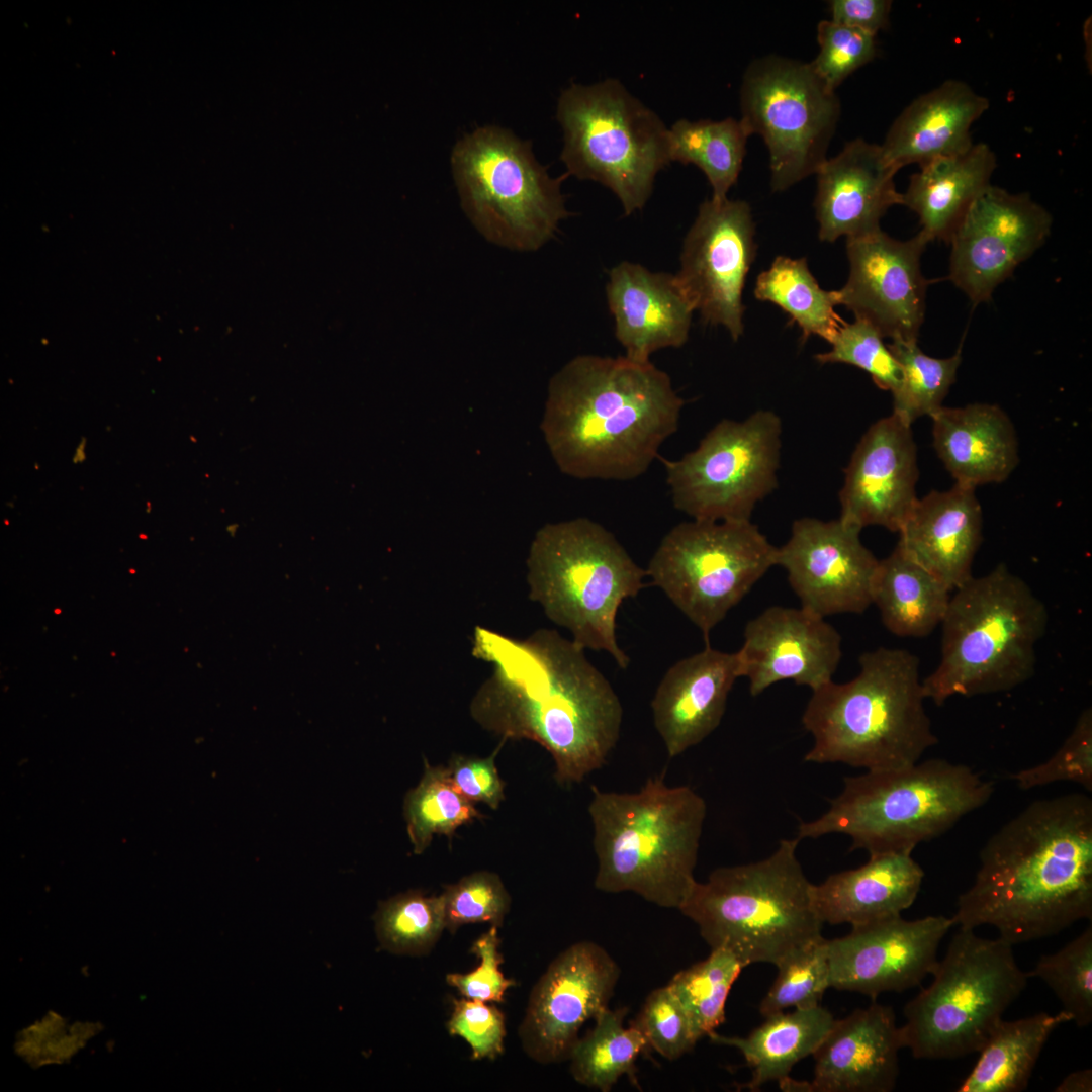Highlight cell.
Returning <instances> with one entry per match:
<instances>
[{
    "instance_id": "cell-1",
    "label": "cell",
    "mask_w": 1092,
    "mask_h": 1092,
    "mask_svg": "<svg viewBox=\"0 0 1092 1092\" xmlns=\"http://www.w3.org/2000/svg\"><path fill=\"white\" fill-rule=\"evenodd\" d=\"M473 654L492 665L470 714L506 739H528L552 756L560 784L582 782L617 745L623 707L584 649L555 630L515 639L476 627Z\"/></svg>"
},
{
    "instance_id": "cell-2",
    "label": "cell",
    "mask_w": 1092,
    "mask_h": 1092,
    "mask_svg": "<svg viewBox=\"0 0 1092 1092\" xmlns=\"http://www.w3.org/2000/svg\"><path fill=\"white\" fill-rule=\"evenodd\" d=\"M951 918L961 928L990 925L1012 945L1091 920V798L1036 800L1000 827Z\"/></svg>"
},
{
    "instance_id": "cell-3",
    "label": "cell",
    "mask_w": 1092,
    "mask_h": 1092,
    "mask_svg": "<svg viewBox=\"0 0 1092 1092\" xmlns=\"http://www.w3.org/2000/svg\"><path fill=\"white\" fill-rule=\"evenodd\" d=\"M682 406L669 375L650 361L578 355L549 381L541 431L564 474L631 480L677 431Z\"/></svg>"
},
{
    "instance_id": "cell-4",
    "label": "cell",
    "mask_w": 1092,
    "mask_h": 1092,
    "mask_svg": "<svg viewBox=\"0 0 1092 1092\" xmlns=\"http://www.w3.org/2000/svg\"><path fill=\"white\" fill-rule=\"evenodd\" d=\"M859 673L812 691L802 723L814 738L805 761L895 769L920 760L938 739L924 708L919 658L880 647L859 656Z\"/></svg>"
},
{
    "instance_id": "cell-5",
    "label": "cell",
    "mask_w": 1092,
    "mask_h": 1092,
    "mask_svg": "<svg viewBox=\"0 0 1092 1092\" xmlns=\"http://www.w3.org/2000/svg\"><path fill=\"white\" fill-rule=\"evenodd\" d=\"M588 814L596 889L632 892L659 907L678 909L696 882L705 800L692 788L669 786L656 776L630 793L593 786Z\"/></svg>"
},
{
    "instance_id": "cell-6",
    "label": "cell",
    "mask_w": 1092,
    "mask_h": 1092,
    "mask_svg": "<svg viewBox=\"0 0 1092 1092\" xmlns=\"http://www.w3.org/2000/svg\"><path fill=\"white\" fill-rule=\"evenodd\" d=\"M942 627L941 656L922 679L926 699L1009 691L1032 677L1035 645L1049 622L1044 603L1005 564L952 592Z\"/></svg>"
},
{
    "instance_id": "cell-7",
    "label": "cell",
    "mask_w": 1092,
    "mask_h": 1092,
    "mask_svg": "<svg viewBox=\"0 0 1092 1092\" xmlns=\"http://www.w3.org/2000/svg\"><path fill=\"white\" fill-rule=\"evenodd\" d=\"M841 793L820 817L802 822L798 839L847 835L851 849L912 853L950 830L992 797V782L971 767L941 758L845 778Z\"/></svg>"
},
{
    "instance_id": "cell-8",
    "label": "cell",
    "mask_w": 1092,
    "mask_h": 1092,
    "mask_svg": "<svg viewBox=\"0 0 1092 1092\" xmlns=\"http://www.w3.org/2000/svg\"><path fill=\"white\" fill-rule=\"evenodd\" d=\"M800 839H784L768 857L714 870L696 881L678 910L712 948H725L745 967L777 966L821 937L812 887L797 857Z\"/></svg>"
},
{
    "instance_id": "cell-9",
    "label": "cell",
    "mask_w": 1092,
    "mask_h": 1092,
    "mask_svg": "<svg viewBox=\"0 0 1092 1092\" xmlns=\"http://www.w3.org/2000/svg\"><path fill=\"white\" fill-rule=\"evenodd\" d=\"M529 597L569 631L582 649L608 652L625 669L629 657L616 636L622 602L636 597L647 575L601 524L576 518L535 534L527 558Z\"/></svg>"
},
{
    "instance_id": "cell-10",
    "label": "cell",
    "mask_w": 1092,
    "mask_h": 1092,
    "mask_svg": "<svg viewBox=\"0 0 1092 1092\" xmlns=\"http://www.w3.org/2000/svg\"><path fill=\"white\" fill-rule=\"evenodd\" d=\"M1012 946L960 927L931 984L904 1008L903 1044L914 1058L954 1059L982 1049L1029 978Z\"/></svg>"
},
{
    "instance_id": "cell-11",
    "label": "cell",
    "mask_w": 1092,
    "mask_h": 1092,
    "mask_svg": "<svg viewBox=\"0 0 1092 1092\" xmlns=\"http://www.w3.org/2000/svg\"><path fill=\"white\" fill-rule=\"evenodd\" d=\"M450 161L462 210L498 247L536 251L569 215L561 192L566 173L551 177L532 143L510 129L475 128L454 145Z\"/></svg>"
},
{
    "instance_id": "cell-12",
    "label": "cell",
    "mask_w": 1092,
    "mask_h": 1092,
    "mask_svg": "<svg viewBox=\"0 0 1092 1092\" xmlns=\"http://www.w3.org/2000/svg\"><path fill=\"white\" fill-rule=\"evenodd\" d=\"M566 175L609 188L625 215L642 209L670 163L668 127L617 79L572 83L557 101Z\"/></svg>"
},
{
    "instance_id": "cell-13",
    "label": "cell",
    "mask_w": 1092,
    "mask_h": 1092,
    "mask_svg": "<svg viewBox=\"0 0 1092 1092\" xmlns=\"http://www.w3.org/2000/svg\"><path fill=\"white\" fill-rule=\"evenodd\" d=\"M776 555L751 521L692 520L663 537L646 574L709 645L712 629L776 565Z\"/></svg>"
},
{
    "instance_id": "cell-14",
    "label": "cell",
    "mask_w": 1092,
    "mask_h": 1092,
    "mask_svg": "<svg viewBox=\"0 0 1092 1092\" xmlns=\"http://www.w3.org/2000/svg\"><path fill=\"white\" fill-rule=\"evenodd\" d=\"M740 120L764 141L772 191L815 174L827 159L841 105L809 63L777 55L752 61L739 90Z\"/></svg>"
},
{
    "instance_id": "cell-15",
    "label": "cell",
    "mask_w": 1092,
    "mask_h": 1092,
    "mask_svg": "<svg viewBox=\"0 0 1092 1092\" xmlns=\"http://www.w3.org/2000/svg\"><path fill=\"white\" fill-rule=\"evenodd\" d=\"M782 422L759 410L724 419L677 460L661 459L676 510L701 521H750L778 485Z\"/></svg>"
},
{
    "instance_id": "cell-16",
    "label": "cell",
    "mask_w": 1092,
    "mask_h": 1092,
    "mask_svg": "<svg viewBox=\"0 0 1092 1092\" xmlns=\"http://www.w3.org/2000/svg\"><path fill=\"white\" fill-rule=\"evenodd\" d=\"M755 224L744 200H705L688 231L675 275L705 323L743 334L742 293L756 256Z\"/></svg>"
},
{
    "instance_id": "cell-17",
    "label": "cell",
    "mask_w": 1092,
    "mask_h": 1092,
    "mask_svg": "<svg viewBox=\"0 0 1092 1092\" xmlns=\"http://www.w3.org/2000/svg\"><path fill=\"white\" fill-rule=\"evenodd\" d=\"M1052 224L1050 212L1027 193L991 184L949 239V279L974 305L989 301L995 288L1044 244Z\"/></svg>"
},
{
    "instance_id": "cell-18",
    "label": "cell",
    "mask_w": 1092,
    "mask_h": 1092,
    "mask_svg": "<svg viewBox=\"0 0 1092 1092\" xmlns=\"http://www.w3.org/2000/svg\"><path fill=\"white\" fill-rule=\"evenodd\" d=\"M620 977L615 960L599 944L579 941L563 950L534 986L519 1037L540 1064L568 1060L582 1025L605 1008Z\"/></svg>"
},
{
    "instance_id": "cell-19",
    "label": "cell",
    "mask_w": 1092,
    "mask_h": 1092,
    "mask_svg": "<svg viewBox=\"0 0 1092 1092\" xmlns=\"http://www.w3.org/2000/svg\"><path fill=\"white\" fill-rule=\"evenodd\" d=\"M928 243L921 232L900 241L881 229L846 239L849 275L836 290L838 305L884 338L917 342L927 289L920 259Z\"/></svg>"
},
{
    "instance_id": "cell-20",
    "label": "cell",
    "mask_w": 1092,
    "mask_h": 1092,
    "mask_svg": "<svg viewBox=\"0 0 1092 1092\" xmlns=\"http://www.w3.org/2000/svg\"><path fill=\"white\" fill-rule=\"evenodd\" d=\"M861 529L840 520L801 518L777 548L801 607L822 617L863 613L872 604L879 560L862 544Z\"/></svg>"
},
{
    "instance_id": "cell-21",
    "label": "cell",
    "mask_w": 1092,
    "mask_h": 1092,
    "mask_svg": "<svg viewBox=\"0 0 1092 1092\" xmlns=\"http://www.w3.org/2000/svg\"><path fill=\"white\" fill-rule=\"evenodd\" d=\"M952 926L953 919L943 915L915 920L900 915L853 926L845 936L828 940L830 987L873 1000L916 987L934 972L939 944Z\"/></svg>"
},
{
    "instance_id": "cell-22",
    "label": "cell",
    "mask_w": 1092,
    "mask_h": 1092,
    "mask_svg": "<svg viewBox=\"0 0 1092 1092\" xmlns=\"http://www.w3.org/2000/svg\"><path fill=\"white\" fill-rule=\"evenodd\" d=\"M737 654L740 677L748 678L753 697L782 680L815 691L832 680L842 656L841 636L802 607L772 606L747 622Z\"/></svg>"
},
{
    "instance_id": "cell-23",
    "label": "cell",
    "mask_w": 1092,
    "mask_h": 1092,
    "mask_svg": "<svg viewBox=\"0 0 1092 1092\" xmlns=\"http://www.w3.org/2000/svg\"><path fill=\"white\" fill-rule=\"evenodd\" d=\"M839 492L843 522L899 532L917 500V447L911 426L891 414L862 435Z\"/></svg>"
},
{
    "instance_id": "cell-24",
    "label": "cell",
    "mask_w": 1092,
    "mask_h": 1092,
    "mask_svg": "<svg viewBox=\"0 0 1092 1092\" xmlns=\"http://www.w3.org/2000/svg\"><path fill=\"white\" fill-rule=\"evenodd\" d=\"M897 171L885 159L881 146L862 138L847 142L817 170L814 201L818 237L834 242L873 233L894 205H903L895 186Z\"/></svg>"
},
{
    "instance_id": "cell-25",
    "label": "cell",
    "mask_w": 1092,
    "mask_h": 1092,
    "mask_svg": "<svg viewBox=\"0 0 1092 1092\" xmlns=\"http://www.w3.org/2000/svg\"><path fill=\"white\" fill-rule=\"evenodd\" d=\"M901 1027L890 1006L872 1003L834 1020L812 1055L814 1078L809 1091L889 1092L899 1075Z\"/></svg>"
},
{
    "instance_id": "cell-26",
    "label": "cell",
    "mask_w": 1092,
    "mask_h": 1092,
    "mask_svg": "<svg viewBox=\"0 0 1092 1092\" xmlns=\"http://www.w3.org/2000/svg\"><path fill=\"white\" fill-rule=\"evenodd\" d=\"M740 677L737 652L710 645L675 662L651 702L653 723L673 758L708 737L721 723L728 695Z\"/></svg>"
},
{
    "instance_id": "cell-27",
    "label": "cell",
    "mask_w": 1092,
    "mask_h": 1092,
    "mask_svg": "<svg viewBox=\"0 0 1092 1092\" xmlns=\"http://www.w3.org/2000/svg\"><path fill=\"white\" fill-rule=\"evenodd\" d=\"M606 295L627 358L649 362L653 352L687 342L695 309L675 275L624 261L610 271Z\"/></svg>"
},
{
    "instance_id": "cell-28",
    "label": "cell",
    "mask_w": 1092,
    "mask_h": 1092,
    "mask_svg": "<svg viewBox=\"0 0 1092 1092\" xmlns=\"http://www.w3.org/2000/svg\"><path fill=\"white\" fill-rule=\"evenodd\" d=\"M973 487L954 484L917 498L897 545L951 593L973 577L982 542L983 514Z\"/></svg>"
},
{
    "instance_id": "cell-29",
    "label": "cell",
    "mask_w": 1092,
    "mask_h": 1092,
    "mask_svg": "<svg viewBox=\"0 0 1092 1092\" xmlns=\"http://www.w3.org/2000/svg\"><path fill=\"white\" fill-rule=\"evenodd\" d=\"M989 100L967 83L949 79L920 95L891 124L880 145L898 172L970 149L971 127L989 108Z\"/></svg>"
},
{
    "instance_id": "cell-30",
    "label": "cell",
    "mask_w": 1092,
    "mask_h": 1092,
    "mask_svg": "<svg viewBox=\"0 0 1092 1092\" xmlns=\"http://www.w3.org/2000/svg\"><path fill=\"white\" fill-rule=\"evenodd\" d=\"M930 418L933 447L957 484L1000 483L1017 467L1016 430L999 405L942 406Z\"/></svg>"
},
{
    "instance_id": "cell-31",
    "label": "cell",
    "mask_w": 1092,
    "mask_h": 1092,
    "mask_svg": "<svg viewBox=\"0 0 1092 1092\" xmlns=\"http://www.w3.org/2000/svg\"><path fill=\"white\" fill-rule=\"evenodd\" d=\"M924 872L911 853H878L867 863L812 887L822 923L853 926L900 916L916 900Z\"/></svg>"
},
{
    "instance_id": "cell-32",
    "label": "cell",
    "mask_w": 1092,
    "mask_h": 1092,
    "mask_svg": "<svg viewBox=\"0 0 1092 1092\" xmlns=\"http://www.w3.org/2000/svg\"><path fill=\"white\" fill-rule=\"evenodd\" d=\"M996 166V155L985 143L934 159L910 177L903 205L917 214L929 242L948 243L971 204L991 185Z\"/></svg>"
},
{
    "instance_id": "cell-33",
    "label": "cell",
    "mask_w": 1092,
    "mask_h": 1092,
    "mask_svg": "<svg viewBox=\"0 0 1092 1092\" xmlns=\"http://www.w3.org/2000/svg\"><path fill=\"white\" fill-rule=\"evenodd\" d=\"M835 1018L821 1005L795 1009L765 1017V1021L747 1036H724L715 1031L711 1041L737 1049L751 1069V1078L743 1086L757 1091L767 1082L781 1083L793 1067L814 1054Z\"/></svg>"
},
{
    "instance_id": "cell-34",
    "label": "cell",
    "mask_w": 1092,
    "mask_h": 1092,
    "mask_svg": "<svg viewBox=\"0 0 1092 1092\" xmlns=\"http://www.w3.org/2000/svg\"><path fill=\"white\" fill-rule=\"evenodd\" d=\"M951 592L896 545L879 560L872 602L884 626L901 637H924L942 621Z\"/></svg>"
},
{
    "instance_id": "cell-35",
    "label": "cell",
    "mask_w": 1092,
    "mask_h": 1092,
    "mask_svg": "<svg viewBox=\"0 0 1092 1092\" xmlns=\"http://www.w3.org/2000/svg\"><path fill=\"white\" fill-rule=\"evenodd\" d=\"M1071 1017L1039 1012L1012 1021L1001 1020L959 1092H1020L1027 1088L1039 1055L1054 1030Z\"/></svg>"
},
{
    "instance_id": "cell-36",
    "label": "cell",
    "mask_w": 1092,
    "mask_h": 1092,
    "mask_svg": "<svg viewBox=\"0 0 1092 1092\" xmlns=\"http://www.w3.org/2000/svg\"><path fill=\"white\" fill-rule=\"evenodd\" d=\"M749 136L741 120L733 117L678 119L668 127L669 159L697 166L712 187V198L723 199L737 182Z\"/></svg>"
},
{
    "instance_id": "cell-37",
    "label": "cell",
    "mask_w": 1092,
    "mask_h": 1092,
    "mask_svg": "<svg viewBox=\"0 0 1092 1092\" xmlns=\"http://www.w3.org/2000/svg\"><path fill=\"white\" fill-rule=\"evenodd\" d=\"M754 296L788 313L804 339L814 335L831 343L844 324L835 311L836 290L820 287L806 258L777 256L770 267L757 276Z\"/></svg>"
},
{
    "instance_id": "cell-38",
    "label": "cell",
    "mask_w": 1092,
    "mask_h": 1092,
    "mask_svg": "<svg viewBox=\"0 0 1092 1092\" xmlns=\"http://www.w3.org/2000/svg\"><path fill=\"white\" fill-rule=\"evenodd\" d=\"M628 1008L602 1010L595 1026L578 1038L570 1056L574 1080L588 1088L608 1092L623 1076L636 1083L635 1063L647 1048L644 1035L634 1025L624 1026Z\"/></svg>"
},
{
    "instance_id": "cell-39",
    "label": "cell",
    "mask_w": 1092,
    "mask_h": 1092,
    "mask_svg": "<svg viewBox=\"0 0 1092 1092\" xmlns=\"http://www.w3.org/2000/svg\"><path fill=\"white\" fill-rule=\"evenodd\" d=\"M403 814L416 854L425 851L434 835L451 836L461 825L482 817L473 802L455 789L447 767L427 761L421 781L404 798Z\"/></svg>"
},
{
    "instance_id": "cell-40",
    "label": "cell",
    "mask_w": 1092,
    "mask_h": 1092,
    "mask_svg": "<svg viewBox=\"0 0 1092 1092\" xmlns=\"http://www.w3.org/2000/svg\"><path fill=\"white\" fill-rule=\"evenodd\" d=\"M901 368L898 386L892 391L893 412L907 425L920 417L934 415L942 402L962 362L961 348L950 357L925 354L917 342L895 340L888 345Z\"/></svg>"
},
{
    "instance_id": "cell-41",
    "label": "cell",
    "mask_w": 1092,
    "mask_h": 1092,
    "mask_svg": "<svg viewBox=\"0 0 1092 1092\" xmlns=\"http://www.w3.org/2000/svg\"><path fill=\"white\" fill-rule=\"evenodd\" d=\"M743 968L728 949L712 948L708 958L678 972L668 983L699 1039L725 1021L728 995Z\"/></svg>"
},
{
    "instance_id": "cell-42",
    "label": "cell",
    "mask_w": 1092,
    "mask_h": 1092,
    "mask_svg": "<svg viewBox=\"0 0 1092 1092\" xmlns=\"http://www.w3.org/2000/svg\"><path fill=\"white\" fill-rule=\"evenodd\" d=\"M374 920L382 948L395 954H427L446 928L443 896L398 894L379 903Z\"/></svg>"
},
{
    "instance_id": "cell-43",
    "label": "cell",
    "mask_w": 1092,
    "mask_h": 1092,
    "mask_svg": "<svg viewBox=\"0 0 1092 1092\" xmlns=\"http://www.w3.org/2000/svg\"><path fill=\"white\" fill-rule=\"evenodd\" d=\"M776 967L777 977L759 1005L763 1017L792 1007L808 1009L820 1005L830 987L827 939L821 936L801 946Z\"/></svg>"
},
{
    "instance_id": "cell-44",
    "label": "cell",
    "mask_w": 1092,
    "mask_h": 1092,
    "mask_svg": "<svg viewBox=\"0 0 1092 1092\" xmlns=\"http://www.w3.org/2000/svg\"><path fill=\"white\" fill-rule=\"evenodd\" d=\"M1030 977L1042 980L1077 1026L1092 1022V927L1055 953L1041 956Z\"/></svg>"
},
{
    "instance_id": "cell-45",
    "label": "cell",
    "mask_w": 1092,
    "mask_h": 1092,
    "mask_svg": "<svg viewBox=\"0 0 1092 1092\" xmlns=\"http://www.w3.org/2000/svg\"><path fill=\"white\" fill-rule=\"evenodd\" d=\"M884 337L869 323L857 320L839 328L830 343L831 350L815 355L821 363H844L870 374L883 390L894 391L901 378V368L883 341Z\"/></svg>"
},
{
    "instance_id": "cell-46",
    "label": "cell",
    "mask_w": 1092,
    "mask_h": 1092,
    "mask_svg": "<svg viewBox=\"0 0 1092 1092\" xmlns=\"http://www.w3.org/2000/svg\"><path fill=\"white\" fill-rule=\"evenodd\" d=\"M446 928L477 922L502 925L509 912L511 898L500 878L491 872L480 871L449 885L442 893Z\"/></svg>"
},
{
    "instance_id": "cell-47",
    "label": "cell",
    "mask_w": 1092,
    "mask_h": 1092,
    "mask_svg": "<svg viewBox=\"0 0 1092 1092\" xmlns=\"http://www.w3.org/2000/svg\"><path fill=\"white\" fill-rule=\"evenodd\" d=\"M1021 790L1073 782L1092 791V710L1086 708L1061 747L1045 761L1012 776Z\"/></svg>"
},
{
    "instance_id": "cell-48",
    "label": "cell",
    "mask_w": 1092,
    "mask_h": 1092,
    "mask_svg": "<svg viewBox=\"0 0 1092 1092\" xmlns=\"http://www.w3.org/2000/svg\"><path fill=\"white\" fill-rule=\"evenodd\" d=\"M819 52L809 62L827 88L837 87L853 72L870 63L877 53L876 35L832 20L817 25Z\"/></svg>"
},
{
    "instance_id": "cell-49",
    "label": "cell",
    "mask_w": 1092,
    "mask_h": 1092,
    "mask_svg": "<svg viewBox=\"0 0 1092 1092\" xmlns=\"http://www.w3.org/2000/svg\"><path fill=\"white\" fill-rule=\"evenodd\" d=\"M632 1025L644 1035L648 1048L667 1060H676L699 1040L682 1006L669 987L653 990Z\"/></svg>"
},
{
    "instance_id": "cell-50",
    "label": "cell",
    "mask_w": 1092,
    "mask_h": 1092,
    "mask_svg": "<svg viewBox=\"0 0 1092 1092\" xmlns=\"http://www.w3.org/2000/svg\"><path fill=\"white\" fill-rule=\"evenodd\" d=\"M447 1023L450 1034L463 1038L475 1060H493L503 1053L506 1035L505 1016L486 1002L462 998L453 1001Z\"/></svg>"
},
{
    "instance_id": "cell-51",
    "label": "cell",
    "mask_w": 1092,
    "mask_h": 1092,
    "mask_svg": "<svg viewBox=\"0 0 1092 1092\" xmlns=\"http://www.w3.org/2000/svg\"><path fill=\"white\" fill-rule=\"evenodd\" d=\"M498 946L497 928L492 925L474 941L470 950L480 959L479 966L466 974L450 973L446 976V982L464 998L486 1003L503 1001L507 989L514 982L505 978L499 970L503 959Z\"/></svg>"
},
{
    "instance_id": "cell-52",
    "label": "cell",
    "mask_w": 1092,
    "mask_h": 1092,
    "mask_svg": "<svg viewBox=\"0 0 1092 1092\" xmlns=\"http://www.w3.org/2000/svg\"><path fill=\"white\" fill-rule=\"evenodd\" d=\"M500 747L486 758L455 755L447 769L455 789L471 802H482L496 809L504 800V782L495 766Z\"/></svg>"
},
{
    "instance_id": "cell-53",
    "label": "cell",
    "mask_w": 1092,
    "mask_h": 1092,
    "mask_svg": "<svg viewBox=\"0 0 1092 1092\" xmlns=\"http://www.w3.org/2000/svg\"><path fill=\"white\" fill-rule=\"evenodd\" d=\"M891 7L889 0H832L830 20L877 36L889 24Z\"/></svg>"
},
{
    "instance_id": "cell-54",
    "label": "cell",
    "mask_w": 1092,
    "mask_h": 1092,
    "mask_svg": "<svg viewBox=\"0 0 1092 1092\" xmlns=\"http://www.w3.org/2000/svg\"><path fill=\"white\" fill-rule=\"evenodd\" d=\"M1057 1092H1091L1092 1071L1084 1069L1070 1073L1054 1089Z\"/></svg>"
}]
</instances>
